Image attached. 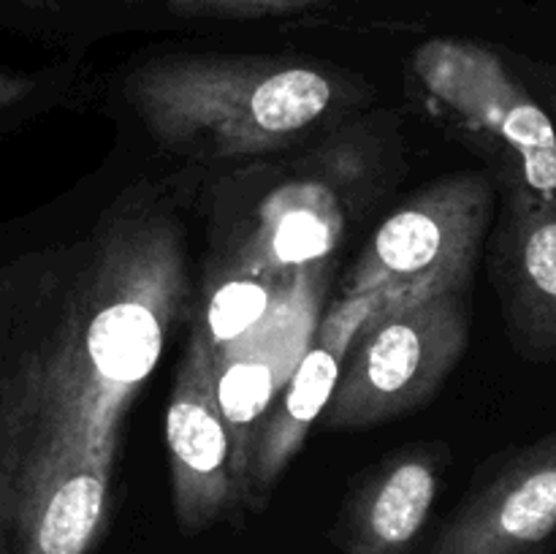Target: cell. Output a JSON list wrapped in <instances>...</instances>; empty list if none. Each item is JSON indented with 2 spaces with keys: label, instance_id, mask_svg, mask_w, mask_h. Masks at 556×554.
<instances>
[{
  "label": "cell",
  "instance_id": "obj_5",
  "mask_svg": "<svg viewBox=\"0 0 556 554\" xmlns=\"http://www.w3.org/2000/svg\"><path fill=\"white\" fill-rule=\"evenodd\" d=\"M492 185L481 174L438 179L386 217L342 286V297L386 293L394 304L465 291L492 221Z\"/></svg>",
  "mask_w": 556,
  "mask_h": 554
},
{
  "label": "cell",
  "instance_id": "obj_10",
  "mask_svg": "<svg viewBox=\"0 0 556 554\" xmlns=\"http://www.w3.org/2000/svg\"><path fill=\"white\" fill-rule=\"evenodd\" d=\"M440 489L438 451L407 445L364 476L337 527L342 554H407Z\"/></svg>",
  "mask_w": 556,
  "mask_h": 554
},
{
  "label": "cell",
  "instance_id": "obj_6",
  "mask_svg": "<svg viewBox=\"0 0 556 554\" xmlns=\"http://www.w3.org/2000/svg\"><path fill=\"white\" fill-rule=\"evenodd\" d=\"M174 519L185 536L210 530L242 505L231 440L215 400V353L193 329L166 407Z\"/></svg>",
  "mask_w": 556,
  "mask_h": 554
},
{
  "label": "cell",
  "instance_id": "obj_8",
  "mask_svg": "<svg viewBox=\"0 0 556 554\" xmlns=\"http://www.w3.org/2000/svg\"><path fill=\"white\" fill-rule=\"evenodd\" d=\"M556 532V432L505 459L454 511L427 554H532Z\"/></svg>",
  "mask_w": 556,
  "mask_h": 554
},
{
  "label": "cell",
  "instance_id": "obj_1",
  "mask_svg": "<svg viewBox=\"0 0 556 554\" xmlns=\"http://www.w3.org/2000/svg\"><path fill=\"white\" fill-rule=\"evenodd\" d=\"M190 297L188 231L152 185L0 266V554L98 546L125 421Z\"/></svg>",
  "mask_w": 556,
  "mask_h": 554
},
{
  "label": "cell",
  "instance_id": "obj_2",
  "mask_svg": "<svg viewBox=\"0 0 556 554\" xmlns=\"http://www.w3.org/2000/svg\"><path fill=\"white\" fill-rule=\"evenodd\" d=\"M128 101L152 139L195 161H233L296 144L340 109L331 74L291 58L168 52L128 76Z\"/></svg>",
  "mask_w": 556,
  "mask_h": 554
},
{
  "label": "cell",
  "instance_id": "obj_12",
  "mask_svg": "<svg viewBox=\"0 0 556 554\" xmlns=\"http://www.w3.org/2000/svg\"><path fill=\"white\" fill-rule=\"evenodd\" d=\"M315 269L296 277L269 275L228 264V269L206 286L199 324L193 326L212 353L231 351L255 340L293 299L302 293Z\"/></svg>",
  "mask_w": 556,
  "mask_h": 554
},
{
  "label": "cell",
  "instance_id": "obj_15",
  "mask_svg": "<svg viewBox=\"0 0 556 554\" xmlns=\"http://www.w3.org/2000/svg\"><path fill=\"white\" fill-rule=\"evenodd\" d=\"M508 63L514 65V71L525 81L527 90L538 98V103L546 109L548 117L556 123V65L530 58H514Z\"/></svg>",
  "mask_w": 556,
  "mask_h": 554
},
{
  "label": "cell",
  "instance_id": "obj_14",
  "mask_svg": "<svg viewBox=\"0 0 556 554\" xmlns=\"http://www.w3.org/2000/svg\"><path fill=\"white\" fill-rule=\"evenodd\" d=\"M161 3L185 20H264V16L291 14L334 0H161Z\"/></svg>",
  "mask_w": 556,
  "mask_h": 554
},
{
  "label": "cell",
  "instance_id": "obj_13",
  "mask_svg": "<svg viewBox=\"0 0 556 554\" xmlns=\"http://www.w3.org/2000/svg\"><path fill=\"white\" fill-rule=\"evenodd\" d=\"M280 358H275L264 340L215 353V400L228 440H231L239 500H242L244 473H248L258 429L269 416L277 391L286 383V378H280Z\"/></svg>",
  "mask_w": 556,
  "mask_h": 554
},
{
  "label": "cell",
  "instance_id": "obj_11",
  "mask_svg": "<svg viewBox=\"0 0 556 554\" xmlns=\"http://www.w3.org/2000/svg\"><path fill=\"white\" fill-rule=\"evenodd\" d=\"M345 231V206L331 185L291 179L271 190L255 210L233 264L269 275L296 277L318 269Z\"/></svg>",
  "mask_w": 556,
  "mask_h": 554
},
{
  "label": "cell",
  "instance_id": "obj_4",
  "mask_svg": "<svg viewBox=\"0 0 556 554\" xmlns=\"http://www.w3.org/2000/svg\"><path fill=\"white\" fill-rule=\"evenodd\" d=\"M470 342L465 293L445 291L391 304L353 337L320 424L356 432L434 400Z\"/></svg>",
  "mask_w": 556,
  "mask_h": 554
},
{
  "label": "cell",
  "instance_id": "obj_3",
  "mask_svg": "<svg viewBox=\"0 0 556 554\" xmlns=\"http://www.w3.org/2000/svg\"><path fill=\"white\" fill-rule=\"evenodd\" d=\"M429 114L497 168L505 190L556 201V123L486 43L438 36L410 60Z\"/></svg>",
  "mask_w": 556,
  "mask_h": 554
},
{
  "label": "cell",
  "instance_id": "obj_17",
  "mask_svg": "<svg viewBox=\"0 0 556 554\" xmlns=\"http://www.w3.org/2000/svg\"><path fill=\"white\" fill-rule=\"evenodd\" d=\"M5 5H16V9L25 11H41V14H58V11L71 9V5H79L81 0H0Z\"/></svg>",
  "mask_w": 556,
  "mask_h": 554
},
{
  "label": "cell",
  "instance_id": "obj_16",
  "mask_svg": "<svg viewBox=\"0 0 556 554\" xmlns=\"http://www.w3.org/2000/svg\"><path fill=\"white\" fill-rule=\"evenodd\" d=\"M33 90H36V79L33 76L0 68V112L25 101Z\"/></svg>",
  "mask_w": 556,
  "mask_h": 554
},
{
  "label": "cell",
  "instance_id": "obj_7",
  "mask_svg": "<svg viewBox=\"0 0 556 554\" xmlns=\"http://www.w3.org/2000/svg\"><path fill=\"white\" fill-rule=\"evenodd\" d=\"M389 304L386 293L375 291L342 299L324 315L315 335L309 337L302 358L277 391L264 427L258 429L248 473H244V505L261 508L269 500L271 489L277 487L286 467L302 451L313 424L324 416L353 337L375 313Z\"/></svg>",
  "mask_w": 556,
  "mask_h": 554
},
{
  "label": "cell",
  "instance_id": "obj_9",
  "mask_svg": "<svg viewBox=\"0 0 556 554\" xmlns=\"http://www.w3.org/2000/svg\"><path fill=\"white\" fill-rule=\"evenodd\" d=\"M494 280L516 351L556 358V201L508 190L494 250Z\"/></svg>",
  "mask_w": 556,
  "mask_h": 554
}]
</instances>
